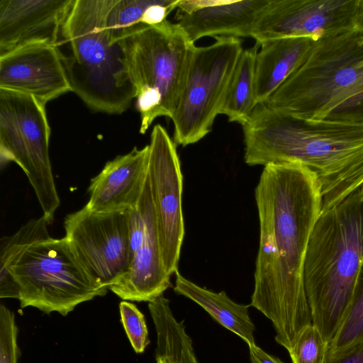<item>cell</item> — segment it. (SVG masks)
I'll list each match as a JSON object with an SVG mask.
<instances>
[{"mask_svg":"<svg viewBox=\"0 0 363 363\" xmlns=\"http://www.w3.org/2000/svg\"><path fill=\"white\" fill-rule=\"evenodd\" d=\"M119 311L121 321L133 350L138 354L143 353L150 343L144 315L135 304L127 301L120 303Z\"/></svg>","mask_w":363,"mask_h":363,"instance_id":"obj_24","label":"cell"},{"mask_svg":"<svg viewBox=\"0 0 363 363\" xmlns=\"http://www.w3.org/2000/svg\"><path fill=\"white\" fill-rule=\"evenodd\" d=\"M215 39L210 45L194 49L172 118L177 145L196 143L211 130L243 50L240 38L219 36Z\"/></svg>","mask_w":363,"mask_h":363,"instance_id":"obj_9","label":"cell"},{"mask_svg":"<svg viewBox=\"0 0 363 363\" xmlns=\"http://www.w3.org/2000/svg\"><path fill=\"white\" fill-rule=\"evenodd\" d=\"M363 265V194L360 189L320 214L311 233L303 282L312 324L328 343L349 307Z\"/></svg>","mask_w":363,"mask_h":363,"instance_id":"obj_4","label":"cell"},{"mask_svg":"<svg viewBox=\"0 0 363 363\" xmlns=\"http://www.w3.org/2000/svg\"><path fill=\"white\" fill-rule=\"evenodd\" d=\"M0 89L35 97L41 103L72 91L55 45L34 44L0 55Z\"/></svg>","mask_w":363,"mask_h":363,"instance_id":"obj_14","label":"cell"},{"mask_svg":"<svg viewBox=\"0 0 363 363\" xmlns=\"http://www.w3.org/2000/svg\"><path fill=\"white\" fill-rule=\"evenodd\" d=\"M331 363H363V342Z\"/></svg>","mask_w":363,"mask_h":363,"instance_id":"obj_27","label":"cell"},{"mask_svg":"<svg viewBox=\"0 0 363 363\" xmlns=\"http://www.w3.org/2000/svg\"><path fill=\"white\" fill-rule=\"evenodd\" d=\"M174 291L205 309L218 323L242 338L248 346L255 345V325L249 315L248 306L231 300L225 291L214 292L186 279L177 271Z\"/></svg>","mask_w":363,"mask_h":363,"instance_id":"obj_19","label":"cell"},{"mask_svg":"<svg viewBox=\"0 0 363 363\" xmlns=\"http://www.w3.org/2000/svg\"><path fill=\"white\" fill-rule=\"evenodd\" d=\"M355 30L363 38V0L358 1L355 18Z\"/></svg>","mask_w":363,"mask_h":363,"instance_id":"obj_28","label":"cell"},{"mask_svg":"<svg viewBox=\"0 0 363 363\" xmlns=\"http://www.w3.org/2000/svg\"><path fill=\"white\" fill-rule=\"evenodd\" d=\"M178 0H116L107 16L111 43H117L137 32L158 25L177 9Z\"/></svg>","mask_w":363,"mask_h":363,"instance_id":"obj_20","label":"cell"},{"mask_svg":"<svg viewBox=\"0 0 363 363\" xmlns=\"http://www.w3.org/2000/svg\"><path fill=\"white\" fill-rule=\"evenodd\" d=\"M242 129L248 165L298 162L313 172L320 214L363 185V123L303 120L263 103L255 106Z\"/></svg>","mask_w":363,"mask_h":363,"instance_id":"obj_2","label":"cell"},{"mask_svg":"<svg viewBox=\"0 0 363 363\" xmlns=\"http://www.w3.org/2000/svg\"><path fill=\"white\" fill-rule=\"evenodd\" d=\"M328 343L312 323L300 333L288 351L292 363H325Z\"/></svg>","mask_w":363,"mask_h":363,"instance_id":"obj_23","label":"cell"},{"mask_svg":"<svg viewBox=\"0 0 363 363\" xmlns=\"http://www.w3.org/2000/svg\"><path fill=\"white\" fill-rule=\"evenodd\" d=\"M176 147L166 129L155 125L149 144L147 172L162 258L170 277L178 271L185 233L182 205L183 177Z\"/></svg>","mask_w":363,"mask_h":363,"instance_id":"obj_11","label":"cell"},{"mask_svg":"<svg viewBox=\"0 0 363 363\" xmlns=\"http://www.w3.org/2000/svg\"><path fill=\"white\" fill-rule=\"evenodd\" d=\"M119 43L140 115L139 132L144 134L156 118H172L196 45L167 19Z\"/></svg>","mask_w":363,"mask_h":363,"instance_id":"obj_7","label":"cell"},{"mask_svg":"<svg viewBox=\"0 0 363 363\" xmlns=\"http://www.w3.org/2000/svg\"><path fill=\"white\" fill-rule=\"evenodd\" d=\"M18 328L14 313L0 305V363H17L20 350L17 344Z\"/></svg>","mask_w":363,"mask_h":363,"instance_id":"obj_25","label":"cell"},{"mask_svg":"<svg viewBox=\"0 0 363 363\" xmlns=\"http://www.w3.org/2000/svg\"><path fill=\"white\" fill-rule=\"evenodd\" d=\"M248 347L251 363H284L278 357L267 354L256 344Z\"/></svg>","mask_w":363,"mask_h":363,"instance_id":"obj_26","label":"cell"},{"mask_svg":"<svg viewBox=\"0 0 363 363\" xmlns=\"http://www.w3.org/2000/svg\"><path fill=\"white\" fill-rule=\"evenodd\" d=\"M313 40L309 38H285L260 44L255 70V106L263 104L303 62Z\"/></svg>","mask_w":363,"mask_h":363,"instance_id":"obj_18","label":"cell"},{"mask_svg":"<svg viewBox=\"0 0 363 363\" xmlns=\"http://www.w3.org/2000/svg\"><path fill=\"white\" fill-rule=\"evenodd\" d=\"M74 0H0V55L34 44L58 43Z\"/></svg>","mask_w":363,"mask_h":363,"instance_id":"obj_15","label":"cell"},{"mask_svg":"<svg viewBox=\"0 0 363 363\" xmlns=\"http://www.w3.org/2000/svg\"><path fill=\"white\" fill-rule=\"evenodd\" d=\"M116 1L74 0L56 45L68 51L60 52L72 91L108 114H121L135 98L123 48L111 43L106 25Z\"/></svg>","mask_w":363,"mask_h":363,"instance_id":"obj_6","label":"cell"},{"mask_svg":"<svg viewBox=\"0 0 363 363\" xmlns=\"http://www.w3.org/2000/svg\"><path fill=\"white\" fill-rule=\"evenodd\" d=\"M50 128L45 104L35 97L0 89V163H16L27 176L48 225L60 206L49 156Z\"/></svg>","mask_w":363,"mask_h":363,"instance_id":"obj_8","label":"cell"},{"mask_svg":"<svg viewBox=\"0 0 363 363\" xmlns=\"http://www.w3.org/2000/svg\"><path fill=\"white\" fill-rule=\"evenodd\" d=\"M359 0H269L251 38L261 44L285 38L313 40L355 30Z\"/></svg>","mask_w":363,"mask_h":363,"instance_id":"obj_12","label":"cell"},{"mask_svg":"<svg viewBox=\"0 0 363 363\" xmlns=\"http://www.w3.org/2000/svg\"><path fill=\"white\" fill-rule=\"evenodd\" d=\"M264 104L303 120L363 123V38L352 30L313 40L303 62Z\"/></svg>","mask_w":363,"mask_h":363,"instance_id":"obj_5","label":"cell"},{"mask_svg":"<svg viewBox=\"0 0 363 363\" xmlns=\"http://www.w3.org/2000/svg\"><path fill=\"white\" fill-rule=\"evenodd\" d=\"M149 145L134 147L106 163L90 181L85 206L94 212H110L133 207L138 201L147 176Z\"/></svg>","mask_w":363,"mask_h":363,"instance_id":"obj_17","label":"cell"},{"mask_svg":"<svg viewBox=\"0 0 363 363\" xmlns=\"http://www.w3.org/2000/svg\"><path fill=\"white\" fill-rule=\"evenodd\" d=\"M129 271L108 289L123 301L149 303L172 284L162 258L148 172L138 203L129 210Z\"/></svg>","mask_w":363,"mask_h":363,"instance_id":"obj_13","label":"cell"},{"mask_svg":"<svg viewBox=\"0 0 363 363\" xmlns=\"http://www.w3.org/2000/svg\"><path fill=\"white\" fill-rule=\"evenodd\" d=\"M129 210L99 213L84 206L65 218V238L73 255L101 288L116 284L129 271Z\"/></svg>","mask_w":363,"mask_h":363,"instance_id":"obj_10","label":"cell"},{"mask_svg":"<svg viewBox=\"0 0 363 363\" xmlns=\"http://www.w3.org/2000/svg\"><path fill=\"white\" fill-rule=\"evenodd\" d=\"M269 0H179L176 23L192 43L205 36L251 37Z\"/></svg>","mask_w":363,"mask_h":363,"instance_id":"obj_16","label":"cell"},{"mask_svg":"<svg viewBox=\"0 0 363 363\" xmlns=\"http://www.w3.org/2000/svg\"><path fill=\"white\" fill-rule=\"evenodd\" d=\"M360 190H361V191H362V193L363 194V185H362V188L360 189Z\"/></svg>","mask_w":363,"mask_h":363,"instance_id":"obj_29","label":"cell"},{"mask_svg":"<svg viewBox=\"0 0 363 363\" xmlns=\"http://www.w3.org/2000/svg\"><path fill=\"white\" fill-rule=\"evenodd\" d=\"M363 342V265L343 320L328 345L325 363H331Z\"/></svg>","mask_w":363,"mask_h":363,"instance_id":"obj_22","label":"cell"},{"mask_svg":"<svg viewBox=\"0 0 363 363\" xmlns=\"http://www.w3.org/2000/svg\"><path fill=\"white\" fill-rule=\"evenodd\" d=\"M260 45L243 50L234 69L220 114L243 125L252 112L256 57Z\"/></svg>","mask_w":363,"mask_h":363,"instance_id":"obj_21","label":"cell"},{"mask_svg":"<svg viewBox=\"0 0 363 363\" xmlns=\"http://www.w3.org/2000/svg\"><path fill=\"white\" fill-rule=\"evenodd\" d=\"M42 216L3 237L0 250V298H18L21 308L67 315L75 307L103 296L81 267L64 237L52 238Z\"/></svg>","mask_w":363,"mask_h":363,"instance_id":"obj_3","label":"cell"},{"mask_svg":"<svg viewBox=\"0 0 363 363\" xmlns=\"http://www.w3.org/2000/svg\"><path fill=\"white\" fill-rule=\"evenodd\" d=\"M259 243L251 306L269 319L288 351L312 323L303 282L308 240L321 211L319 184L298 162L264 166L255 191Z\"/></svg>","mask_w":363,"mask_h":363,"instance_id":"obj_1","label":"cell"}]
</instances>
